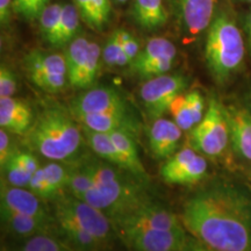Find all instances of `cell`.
Listing matches in <instances>:
<instances>
[{
	"mask_svg": "<svg viewBox=\"0 0 251 251\" xmlns=\"http://www.w3.org/2000/svg\"><path fill=\"white\" fill-rule=\"evenodd\" d=\"M14 251H19V250H14Z\"/></svg>",
	"mask_w": 251,
	"mask_h": 251,
	"instance_id": "obj_47",
	"label": "cell"
},
{
	"mask_svg": "<svg viewBox=\"0 0 251 251\" xmlns=\"http://www.w3.org/2000/svg\"><path fill=\"white\" fill-rule=\"evenodd\" d=\"M35 120L30 103L15 97L0 98V126L9 133L25 135Z\"/></svg>",
	"mask_w": 251,
	"mask_h": 251,
	"instance_id": "obj_15",
	"label": "cell"
},
{
	"mask_svg": "<svg viewBox=\"0 0 251 251\" xmlns=\"http://www.w3.org/2000/svg\"><path fill=\"white\" fill-rule=\"evenodd\" d=\"M63 6L61 4H50L43 9L39 18L41 33L50 45H52L54 39L61 24L63 14Z\"/></svg>",
	"mask_w": 251,
	"mask_h": 251,
	"instance_id": "obj_30",
	"label": "cell"
},
{
	"mask_svg": "<svg viewBox=\"0 0 251 251\" xmlns=\"http://www.w3.org/2000/svg\"><path fill=\"white\" fill-rule=\"evenodd\" d=\"M18 91V78L6 64L0 67V98L14 97Z\"/></svg>",
	"mask_w": 251,
	"mask_h": 251,
	"instance_id": "obj_36",
	"label": "cell"
},
{
	"mask_svg": "<svg viewBox=\"0 0 251 251\" xmlns=\"http://www.w3.org/2000/svg\"><path fill=\"white\" fill-rule=\"evenodd\" d=\"M115 1H117L118 4H125V2H127L128 0H115Z\"/></svg>",
	"mask_w": 251,
	"mask_h": 251,
	"instance_id": "obj_45",
	"label": "cell"
},
{
	"mask_svg": "<svg viewBox=\"0 0 251 251\" xmlns=\"http://www.w3.org/2000/svg\"><path fill=\"white\" fill-rule=\"evenodd\" d=\"M12 157H13L14 161L17 162L25 171L28 172L31 177H33V175L39 170L41 166L36 157L30 152H25V151H20V150H17Z\"/></svg>",
	"mask_w": 251,
	"mask_h": 251,
	"instance_id": "obj_40",
	"label": "cell"
},
{
	"mask_svg": "<svg viewBox=\"0 0 251 251\" xmlns=\"http://www.w3.org/2000/svg\"><path fill=\"white\" fill-rule=\"evenodd\" d=\"M93 179L94 185L80 197L113 220L120 218L146 202L150 198L146 192L144 180L107 162H86L81 165Z\"/></svg>",
	"mask_w": 251,
	"mask_h": 251,
	"instance_id": "obj_2",
	"label": "cell"
},
{
	"mask_svg": "<svg viewBox=\"0 0 251 251\" xmlns=\"http://www.w3.org/2000/svg\"><path fill=\"white\" fill-rule=\"evenodd\" d=\"M78 121L59 107L43 109L36 115L25 136L28 148L55 162H70L80 152L84 142L83 129Z\"/></svg>",
	"mask_w": 251,
	"mask_h": 251,
	"instance_id": "obj_3",
	"label": "cell"
},
{
	"mask_svg": "<svg viewBox=\"0 0 251 251\" xmlns=\"http://www.w3.org/2000/svg\"><path fill=\"white\" fill-rule=\"evenodd\" d=\"M109 136L121 157L122 169L140 179H148L146 168L141 162L139 152H137L135 136L125 131H112L109 133Z\"/></svg>",
	"mask_w": 251,
	"mask_h": 251,
	"instance_id": "obj_21",
	"label": "cell"
},
{
	"mask_svg": "<svg viewBox=\"0 0 251 251\" xmlns=\"http://www.w3.org/2000/svg\"><path fill=\"white\" fill-rule=\"evenodd\" d=\"M208 170L205 156L192 146L184 147L161 166V177L168 184L194 185L200 183Z\"/></svg>",
	"mask_w": 251,
	"mask_h": 251,
	"instance_id": "obj_10",
	"label": "cell"
},
{
	"mask_svg": "<svg viewBox=\"0 0 251 251\" xmlns=\"http://www.w3.org/2000/svg\"><path fill=\"white\" fill-rule=\"evenodd\" d=\"M102 58V49L96 42H90L89 51L83 68L78 75L77 79L74 81L72 87L77 90L90 89L99 75L100 59Z\"/></svg>",
	"mask_w": 251,
	"mask_h": 251,
	"instance_id": "obj_25",
	"label": "cell"
},
{
	"mask_svg": "<svg viewBox=\"0 0 251 251\" xmlns=\"http://www.w3.org/2000/svg\"><path fill=\"white\" fill-rule=\"evenodd\" d=\"M1 222L7 233L24 240L40 234H51L52 228L56 226L55 220L39 219L4 207H1Z\"/></svg>",
	"mask_w": 251,
	"mask_h": 251,
	"instance_id": "obj_20",
	"label": "cell"
},
{
	"mask_svg": "<svg viewBox=\"0 0 251 251\" xmlns=\"http://www.w3.org/2000/svg\"><path fill=\"white\" fill-rule=\"evenodd\" d=\"M183 129L169 119L153 120L149 129V146L151 153L158 159H168L176 153Z\"/></svg>",
	"mask_w": 251,
	"mask_h": 251,
	"instance_id": "obj_17",
	"label": "cell"
},
{
	"mask_svg": "<svg viewBox=\"0 0 251 251\" xmlns=\"http://www.w3.org/2000/svg\"><path fill=\"white\" fill-rule=\"evenodd\" d=\"M76 120L80 126L100 133L109 134L112 131H125L133 136H136L139 133V124L129 111L86 114L77 118Z\"/></svg>",
	"mask_w": 251,
	"mask_h": 251,
	"instance_id": "obj_19",
	"label": "cell"
},
{
	"mask_svg": "<svg viewBox=\"0 0 251 251\" xmlns=\"http://www.w3.org/2000/svg\"><path fill=\"white\" fill-rule=\"evenodd\" d=\"M246 33H247V40H248V47H249V51L251 54V12L248 14L246 19Z\"/></svg>",
	"mask_w": 251,
	"mask_h": 251,
	"instance_id": "obj_43",
	"label": "cell"
},
{
	"mask_svg": "<svg viewBox=\"0 0 251 251\" xmlns=\"http://www.w3.org/2000/svg\"><path fill=\"white\" fill-rule=\"evenodd\" d=\"M79 12L75 4H65L63 6L61 24L51 46L63 47L69 45L77 37L79 30Z\"/></svg>",
	"mask_w": 251,
	"mask_h": 251,
	"instance_id": "obj_27",
	"label": "cell"
},
{
	"mask_svg": "<svg viewBox=\"0 0 251 251\" xmlns=\"http://www.w3.org/2000/svg\"><path fill=\"white\" fill-rule=\"evenodd\" d=\"M113 228L119 236L146 230H171L184 227L174 212L151 199L120 218L113 220Z\"/></svg>",
	"mask_w": 251,
	"mask_h": 251,
	"instance_id": "obj_7",
	"label": "cell"
},
{
	"mask_svg": "<svg viewBox=\"0 0 251 251\" xmlns=\"http://www.w3.org/2000/svg\"><path fill=\"white\" fill-rule=\"evenodd\" d=\"M12 12H14L13 0H0V23L2 26L9 23Z\"/></svg>",
	"mask_w": 251,
	"mask_h": 251,
	"instance_id": "obj_41",
	"label": "cell"
},
{
	"mask_svg": "<svg viewBox=\"0 0 251 251\" xmlns=\"http://www.w3.org/2000/svg\"><path fill=\"white\" fill-rule=\"evenodd\" d=\"M80 127L83 129L86 143L89 144L92 151L105 162L111 163V164L118 166L119 169H122L121 157L119 155L118 149L115 148L109 134L92 130L90 128L84 127V126H80Z\"/></svg>",
	"mask_w": 251,
	"mask_h": 251,
	"instance_id": "obj_24",
	"label": "cell"
},
{
	"mask_svg": "<svg viewBox=\"0 0 251 251\" xmlns=\"http://www.w3.org/2000/svg\"><path fill=\"white\" fill-rule=\"evenodd\" d=\"M81 19L94 30H102L111 17V0H74Z\"/></svg>",
	"mask_w": 251,
	"mask_h": 251,
	"instance_id": "obj_23",
	"label": "cell"
},
{
	"mask_svg": "<svg viewBox=\"0 0 251 251\" xmlns=\"http://www.w3.org/2000/svg\"><path fill=\"white\" fill-rule=\"evenodd\" d=\"M183 251H214L212 250L211 248H208L205 244H202L201 242L196 240H190L188 243L186 244V247L184 248Z\"/></svg>",
	"mask_w": 251,
	"mask_h": 251,
	"instance_id": "obj_42",
	"label": "cell"
},
{
	"mask_svg": "<svg viewBox=\"0 0 251 251\" xmlns=\"http://www.w3.org/2000/svg\"><path fill=\"white\" fill-rule=\"evenodd\" d=\"M244 1H247V2H249V4H251V0H244Z\"/></svg>",
	"mask_w": 251,
	"mask_h": 251,
	"instance_id": "obj_46",
	"label": "cell"
},
{
	"mask_svg": "<svg viewBox=\"0 0 251 251\" xmlns=\"http://www.w3.org/2000/svg\"><path fill=\"white\" fill-rule=\"evenodd\" d=\"M131 14L135 23L148 31L158 29L168 23L163 0H134Z\"/></svg>",
	"mask_w": 251,
	"mask_h": 251,
	"instance_id": "obj_22",
	"label": "cell"
},
{
	"mask_svg": "<svg viewBox=\"0 0 251 251\" xmlns=\"http://www.w3.org/2000/svg\"><path fill=\"white\" fill-rule=\"evenodd\" d=\"M0 201H1V207L21 213V214L50 220V221L55 220V218L50 215L49 209L43 202V199L37 197L27 187L12 186L2 181L1 190H0Z\"/></svg>",
	"mask_w": 251,
	"mask_h": 251,
	"instance_id": "obj_14",
	"label": "cell"
},
{
	"mask_svg": "<svg viewBox=\"0 0 251 251\" xmlns=\"http://www.w3.org/2000/svg\"><path fill=\"white\" fill-rule=\"evenodd\" d=\"M90 42L91 41L87 40L86 37L77 36L69 43L65 49L64 56L68 68V83L70 84V86L77 79L78 75L85 63Z\"/></svg>",
	"mask_w": 251,
	"mask_h": 251,
	"instance_id": "obj_26",
	"label": "cell"
},
{
	"mask_svg": "<svg viewBox=\"0 0 251 251\" xmlns=\"http://www.w3.org/2000/svg\"><path fill=\"white\" fill-rule=\"evenodd\" d=\"M54 218L56 225H70L85 230L102 244L108 242L114 229L105 213L71 194H63L55 199Z\"/></svg>",
	"mask_w": 251,
	"mask_h": 251,
	"instance_id": "obj_5",
	"label": "cell"
},
{
	"mask_svg": "<svg viewBox=\"0 0 251 251\" xmlns=\"http://www.w3.org/2000/svg\"><path fill=\"white\" fill-rule=\"evenodd\" d=\"M247 105H248V109H249L251 113V89L249 90V92L247 94Z\"/></svg>",
	"mask_w": 251,
	"mask_h": 251,
	"instance_id": "obj_44",
	"label": "cell"
},
{
	"mask_svg": "<svg viewBox=\"0 0 251 251\" xmlns=\"http://www.w3.org/2000/svg\"><path fill=\"white\" fill-rule=\"evenodd\" d=\"M229 125L230 143L241 158L251 163V113L237 106H225Z\"/></svg>",
	"mask_w": 251,
	"mask_h": 251,
	"instance_id": "obj_16",
	"label": "cell"
},
{
	"mask_svg": "<svg viewBox=\"0 0 251 251\" xmlns=\"http://www.w3.org/2000/svg\"><path fill=\"white\" fill-rule=\"evenodd\" d=\"M119 41H120L122 48L126 56L129 59L130 64L134 62V59L137 57V55L140 54L141 48H140V42L135 37L131 35L129 31L124 30V29H118L115 30Z\"/></svg>",
	"mask_w": 251,
	"mask_h": 251,
	"instance_id": "obj_38",
	"label": "cell"
},
{
	"mask_svg": "<svg viewBox=\"0 0 251 251\" xmlns=\"http://www.w3.org/2000/svg\"><path fill=\"white\" fill-rule=\"evenodd\" d=\"M184 228L214 251H251V197L242 188L215 183L185 201Z\"/></svg>",
	"mask_w": 251,
	"mask_h": 251,
	"instance_id": "obj_1",
	"label": "cell"
},
{
	"mask_svg": "<svg viewBox=\"0 0 251 251\" xmlns=\"http://www.w3.org/2000/svg\"><path fill=\"white\" fill-rule=\"evenodd\" d=\"M191 143L198 152L207 157H219L230 143L229 125L225 106L218 99L211 98L205 117L192 129Z\"/></svg>",
	"mask_w": 251,
	"mask_h": 251,
	"instance_id": "obj_6",
	"label": "cell"
},
{
	"mask_svg": "<svg viewBox=\"0 0 251 251\" xmlns=\"http://www.w3.org/2000/svg\"><path fill=\"white\" fill-rule=\"evenodd\" d=\"M1 172L5 174V179H2V181L12 185V186L28 187L31 179V176L14 161L13 157H11L8 162L2 166Z\"/></svg>",
	"mask_w": 251,
	"mask_h": 251,
	"instance_id": "obj_33",
	"label": "cell"
},
{
	"mask_svg": "<svg viewBox=\"0 0 251 251\" xmlns=\"http://www.w3.org/2000/svg\"><path fill=\"white\" fill-rule=\"evenodd\" d=\"M46 177L48 179L55 199L63 196V192L68 190L69 180H70L71 168L63 165L62 162H51L43 166Z\"/></svg>",
	"mask_w": 251,
	"mask_h": 251,
	"instance_id": "obj_28",
	"label": "cell"
},
{
	"mask_svg": "<svg viewBox=\"0 0 251 251\" xmlns=\"http://www.w3.org/2000/svg\"><path fill=\"white\" fill-rule=\"evenodd\" d=\"M102 61L108 67H127L130 65L117 34H112L102 48Z\"/></svg>",
	"mask_w": 251,
	"mask_h": 251,
	"instance_id": "obj_31",
	"label": "cell"
},
{
	"mask_svg": "<svg viewBox=\"0 0 251 251\" xmlns=\"http://www.w3.org/2000/svg\"><path fill=\"white\" fill-rule=\"evenodd\" d=\"M134 251H183L190 241L184 227L171 230H146L120 236Z\"/></svg>",
	"mask_w": 251,
	"mask_h": 251,
	"instance_id": "obj_13",
	"label": "cell"
},
{
	"mask_svg": "<svg viewBox=\"0 0 251 251\" xmlns=\"http://www.w3.org/2000/svg\"><path fill=\"white\" fill-rule=\"evenodd\" d=\"M27 188L30 190L33 193H35L37 197H40L41 199L55 200V196L54 193H52V190L51 187H50L48 179H47L45 170H43V166H40L39 170L33 175Z\"/></svg>",
	"mask_w": 251,
	"mask_h": 251,
	"instance_id": "obj_35",
	"label": "cell"
},
{
	"mask_svg": "<svg viewBox=\"0 0 251 251\" xmlns=\"http://www.w3.org/2000/svg\"><path fill=\"white\" fill-rule=\"evenodd\" d=\"M177 57V49L164 37H153L130 64L131 71L143 79L168 74Z\"/></svg>",
	"mask_w": 251,
	"mask_h": 251,
	"instance_id": "obj_11",
	"label": "cell"
},
{
	"mask_svg": "<svg viewBox=\"0 0 251 251\" xmlns=\"http://www.w3.org/2000/svg\"><path fill=\"white\" fill-rule=\"evenodd\" d=\"M17 148L14 147L13 141L11 139L9 131H7L4 128L0 130V166H4L8 159L14 155L17 151Z\"/></svg>",
	"mask_w": 251,
	"mask_h": 251,
	"instance_id": "obj_39",
	"label": "cell"
},
{
	"mask_svg": "<svg viewBox=\"0 0 251 251\" xmlns=\"http://www.w3.org/2000/svg\"><path fill=\"white\" fill-rule=\"evenodd\" d=\"M246 55V45L240 28L226 13L213 19L207 34L206 64L218 84H225L240 70Z\"/></svg>",
	"mask_w": 251,
	"mask_h": 251,
	"instance_id": "obj_4",
	"label": "cell"
},
{
	"mask_svg": "<svg viewBox=\"0 0 251 251\" xmlns=\"http://www.w3.org/2000/svg\"><path fill=\"white\" fill-rule=\"evenodd\" d=\"M186 101L188 109H190L191 115L196 126L200 124L205 117V100H203L202 94L199 91L194 90L186 93Z\"/></svg>",
	"mask_w": 251,
	"mask_h": 251,
	"instance_id": "obj_37",
	"label": "cell"
},
{
	"mask_svg": "<svg viewBox=\"0 0 251 251\" xmlns=\"http://www.w3.org/2000/svg\"><path fill=\"white\" fill-rule=\"evenodd\" d=\"M186 87L187 79L181 74H165L147 79L140 89V98L148 117L151 120L162 118L169 112L176 97L183 93Z\"/></svg>",
	"mask_w": 251,
	"mask_h": 251,
	"instance_id": "obj_9",
	"label": "cell"
},
{
	"mask_svg": "<svg viewBox=\"0 0 251 251\" xmlns=\"http://www.w3.org/2000/svg\"><path fill=\"white\" fill-rule=\"evenodd\" d=\"M49 0H13V11L25 20L35 21L48 6Z\"/></svg>",
	"mask_w": 251,
	"mask_h": 251,
	"instance_id": "obj_34",
	"label": "cell"
},
{
	"mask_svg": "<svg viewBox=\"0 0 251 251\" xmlns=\"http://www.w3.org/2000/svg\"><path fill=\"white\" fill-rule=\"evenodd\" d=\"M169 112L174 117V121L177 124L181 129L187 131L192 130L196 127L192 115H191L190 109H188L187 101H186V94H178L171 102Z\"/></svg>",
	"mask_w": 251,
	"mask_h": 251,
	"instance_id": "obj_32",
	"label": "cell"
},
{
	"mask_svg": "<svg viewBox=\"0 0 251 251\" xmlns=\"http://www.w3.org/2000/svg\"><path fill=\"white\" fill-rule=\"evenodd\" d=\"M69 111L75 119L86 114L129 111L124 97L112 87H96L80 94L70 102Z\"/></svg>",
	"mask_w": 251,
	"mask_h": 251,
	"instance_id": "obj_12",
	"label": "cell"
},
{
	"mask_svg": "<svg viewBox=\"0 0 251 251\" xmlns=\"http://www.w3.org/2000/svg\"><path fill=\"white\" fill-rule=\"evenodd\" d=\"M216 0H176L179 18L190 35H198L211 26Z\"/></svg>",
	"mask_w": 251,
	"mask_h": 251,
	"instance_id": "obj_18",
	"label": "cell"
},
{
	"mask_svg": "<svg viewBox=\"0 0 251 251\" xmlns=\"http://www.w3.org/2000/svg\"><path fill=\"white\" fill-rule=\"evenodd\" d=\"M24 67L31 83L46 92H59L67 85L68 68L64 54L31 50L25 56Z\"/></svg>",
	"mask_w": 251,
	"mask_h": 251,
	"instance_id": "obj_8",
	"label": "cell"
},
{
	"mask_svg": "<svg viewBox=\"0 0 251 251\" xmlns=\"http://www.w3.org/2000/svg\"><path fill=\"white\" fill-rule=\"evenodd\" d=\"M19 251H77L70 244L62 242L51 234H40L27 238Z\"/></svg>",
	"mask_w": 251,
	"mask_h": 251,
	"instance_id": "obj_29",
	"label": "cell"
}]
</instances>
